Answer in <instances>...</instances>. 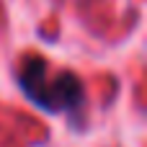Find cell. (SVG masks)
<instances>
[{
	"label": "cell",
	"instance_id": "1",
	"mask_svg": "<svg viewBox=\"0 0 147 147\" xmlns=\"http://www.w3.org/2000/svg\"><path fill=\"white\" fill-rule=\"evenodd\" d=\"M18 85L23 96L49 114L80 111L85 103V88L80 78L70 70L49 78V62L44 57L28 54L18 67Z\"/></svg>",
	"mask_w": 147,
	"mask_h": 147
}]
</instances>
